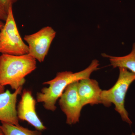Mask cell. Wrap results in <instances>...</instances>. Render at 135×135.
<instances>
[{"label": "cell", "mask_w": 135, "mask_h": 135, "mask_svg": "<svg viewBox=\"0 0 135 135\" xmlns=\"http://www.w3.org/2000/svg\"><path fill=\"white\" fill-rule=\"evenodd\" d=\"M78 81L73 83L67 86L59 101L61 110L66 116V123L68 125L79 122L83 107L77 90Z\"/></svg>", "instance_id": "6"}, {"label": "cell", "mask_w": 135, "mask_h": 135, "mask_svg": "<svg viewBox=\"0 0 135 135\" xmlns=\"http://www.w3.org/2000/svg\"><path fill=\"white\" fill-rule=\"evenodd\" d=\"M56 34V32L51 27L47 26L35 33L25 35L24 40L27 43L28 54L40 62H43Z\"/></svg>", "instance_id": "5"}, {"label": "cell", "mask_w": 135, "mask_h": 135, "mask_svg": "<svg viewBox=\"0 0 135 135\" xmlns=\"http://www.w3.org/2000/svg\"><path fill=\"white\" fill-rule=\"evenodd\" d=\"M0 135H5L1 128H0Z\"/></svg>", "instance_id": "16"}, {"label": "cell", "mask_w": 135, "mask_h": 135, "mask_svg": "<svg viewBox=\"0 0 135 135\" xmlns=\"http://www.w3.org/2000/svg\"><path fill=\"white\" fill-rule=\"evenodd\" d=\"M102 56L109 58L110 65L113 68H124L135 74V42L133 44L131 52L127 55L113 56L103 53Z\"/></svg>", "instance_id": "10"}, {"label": "cell", "mask_w": 135, "mask_h": 135, "mask_svg": "<svg viewBox=\"0 0 135 135\" xmlns=\"http://www.w3.org/2000/svg\"><path fill=\"white\" fill-rule=\"evenodd\" d=\"M5 91V86H3L0 83V94L3 93Z\"/></svg>", "instance_id": "14"}, {"label": "cell", "mask_w": 135, "mask_h": 135, "mask_svg": "<svg viewBox=\"0 0 135 135\" xmlns=\"http://www.w3.org/2000/svg\"><path fill=\"white\" fill-rule=\"evenodd\" d=\"M8 16V12L0 4V21H5Z\"/></svg>", "instance_id": "13"}, {"label": "cell", "mask_w": 135, "mask_h": 135, "mask_svg": "<svg viewBox=\"0 0 135 135\" xmlns=\"http://www.w3.org/2000/svg\"><path fill=\"white\" fill-rule=\"evenodd\" d=\"M77 90L83 107L87 104H101L102 90L96 80L90 78L80 80L77 83Z\"/></svg>", "instance_id": "9"}, {"label": "cell", "mask_w": 135, "mask_h": 135, "mask_svg": "<svg viewBox=\"0 0 135 135\" xmlns=\"http://www.w3.org/2000/svg\"><path fill=\"white\" fill-rule=\"evenodd\" d=\"M119 68V74L116 83L110 89L102 90L101 104L107 107L113 104L115 110L119 114L122 120L131 126L132 122L125 108V98L129 86L135 80V74L124 68Z\"/></svg>", "instance_id": "3"}, {"label": "cell", "mask_w": 135, "mask_h": 135, "mask_svg": "<svg viewBox=\"0 0 135 135\" xmlns=\"http://www.w3.org/2000/svg\"><path fill=\"white\" fill-rule=\"evenodd\" d=\"M98 60H92L89 66L78 72L71 71L61 72L57 74L53 79L43 83V84L48 85V87L42 89L36 94L38 103H43L46 110L54 112L56 109V104L68 85L80 80L90 78L92 73L99 69Z\"/></svg>", "instance_id": "1"}, {"label": "cell", "mask_w": 135, "mask_h": 135, "mask_svg": "<svg viewBox=\"0 0 135 135\" xmlns=\"http://www.w3.org/2000/svg\"><path fill=\"white\" fill-rule=\"evenodd\" d=\"M0 35H1V30H0Z\"/></svg>", "instance_id": "18"}, {"label": "cell", "mask_w": 135, "mask_h": 135, "mask_svg": "<svg viewBox=\"0 0 135 135\" xmlns=\"http://www.w3.org/2000/svg\"><path fill=\"white\" fill-rule=\"evenodd\" d=\"M36 103L31 91L24 89L17 107V114L19 119L27 122L36 130L42 131L46 130V127L36 113Z\"/></svg>", "instance_id": "7"}, {"label": "cell", "mask_w": 135, "mask_h": 135, "mask_svg": "<svg viewBox=\"0 0 135 135\" xmlns=\"http://www.w3.org/2000/svg\"><path fill=\"white\" fill-rule=\"evenodd\" d=\"M18 0H0V4L5 9L6 11H8L10 7H12L14 3L17 2Z\"/></svg>", "instance_id": "12"}, {"label": "cell", "mask_w": 135, "mask_h": 135, "mask_svg": "<svg viewBox=\"0 0 135 135\" xmlns=\"http://www.w3.org/2000/svg\"><path fill=\"white\" fill-rule=\"evenodd\" d=\"M36 68V60L29 54L0 56V83L16 90L23 87L26 77Z\"/></svg>", "instance_id": "2"}, {"label": "cell", "mask_w": 135, "mask_h": 135, "mask_svg": "<svg viewBox=\"0 0 135 135\" xmlns=\"http://www.w3.org/2000/svg\"><path fill=\"white\" fill-rule=\"evenodd\" d=\"M23 87L11 93L7 90L0 94V121L1 122L19 126L16 104L18 97L22 94Z\"/></svg>", "instance_id": "8"}, {"label": "cell", "mask_w": 135, "mask_h": 135, "mask_svg": "<svg viewBox=\"0 0 135 135\" xmlns=\"http://www.w3.org/2000/svg\"><path fill=\"white\" fill-rule=\"evenodd\" d=\"M129 135H135V134L134 133H133Z\"/></svg>", "instance_id": "17"}, {"label": "cell", "mask_w": 135, "mask_h": 135, "mask_svg": "<svg viewBox=\"0 0 135 135\" xmlns=\"http://www.w3.org/2000/svg\"><path fill=\"white\" fill-rule=\"evenodd\" d=\"M4 25V24L3 23V22L2 21H0V30H1V29H2Z\"/></svg>", "instance_id": "15"}, {"label": "cell", "mask_w": 135, "mask_h": 135, "mask_svg": "<svg viewBox=\"0 0 135 135\" xmlns=\"http://www.w3.org/2000/svg\"><path fill=\"white\" fill-rule=\"evenodd\" d=\"M0 128L5 135H42L41 131L32 130L22 126L1 122Z\"/></svg>", "instance_id": "11"}, {"label": "cell", "mask_w": 135, "mask_h": 135, "mask_svg": "<svg viewBox=\"0 0 135 135\" xmlns=\"http://www.w3.org/2000/svg\"><path fill=\"white\" fill-rule=\"evenodd\" d=\"M0 53L16 56L29 53L28 46L25 43L18 31L12 7L8 11L5 23L1 30Z\"/></svg>", "instance_id": "4"}]
</instances>
